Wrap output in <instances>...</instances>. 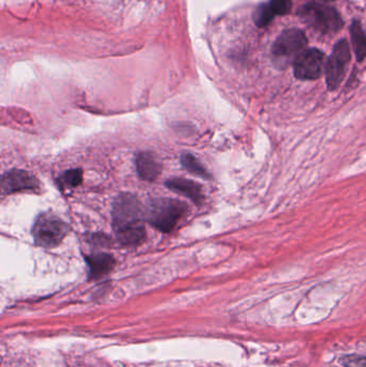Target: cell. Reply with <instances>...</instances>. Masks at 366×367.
I'll use <instances>...</instances> for the list:
<instances>
[{"mask_svg":"<svg viewBox=\"0 0 366 367\" xmlns=\"http://www.w3.org/2000/svg\"><path fill=\"white\" fill-rule=\"evenodd\" d=\"M69 231V226L50 212L40 214L32 229L35 244L43 248L58 246Z\"/></svg>","mask_w":366,"mask_h":367,"instance_id":"277c9868","label":"cell"},{"mask_svg":"<svg viewBox=\"0 0 366 367\" xmlns=\"http://www.w3.org/2000/svg\"><path fill=\"white\" fill-rule=\"evenodd\" d=\"M89 239L94 244L100 245V246H108L110 241L109 237H106V235H93Z\"/></svg>","mask_w":366,"mask_h":367,"instance_id":"ac0fdd59","label":"cell"},{"mask_svg":"<svg viewBox=\"0 0 366 367\" xmlns=\"http://www.w3.org/2000/svg\"><path fill=\"white\" fill-rule=\"evenodd\" d=\"M136 171L140 178L146 182H154L161 172V165L151 153H140L136 156Z\"/></svg>","mask_w":366,"mask_h":367,"instance_id":"8fae6325","label":"cell"},{"mask_svg":"<svg viewBox=\"0 0 366 367\" xmlns=\"http://www.w3.org/2000/svg\"><path fill=\"white\" fill-rule=\"evenodd\" d=\"M350 49L346 39L341 40L334 45L333 52L326 66V77L330 91H335L346 75L350 62Z\"/></svg>","mask_w":366,"mask_h":367,"instance_id":"8992f818","label":"cell"},{"mask_svg":"<svg viewBox=\"0 0 366 367\" xmlns=\"http://www.w3.org/2000/svg\"><path fill=\"white\" fill-rule=\"evenodd\" d=\"M297 15L305 24L324 35L337 34L344 25L341 14L334 8L322 3L303 5L297 11Z\"/></svg>","mask_w":366,"mask_h":367,"instance_id":"3957f363","label":"cell"},{"mask_svg":"<svg viewBox=\"0 0 366 367\" xmlns=\"http://www.w3.org/2000/svg\"><path fill=\"white\" fill-rule=\"evenodd\" d=\"M187 209V205L178 200L168 198L154 199L149 201L144 210V218L155 229L169 233L185 216Z\"/></svg>","mask_w":366,"mask_h":367,"instance_id":"7a4b0ae2","label":"cell"},{"mask_svg":"<svg viewBox=\"0 0 366 367\" xmlns=\"http://www.w3.org/2000/svg\"><path fill=\"white\" fill-rule=\"evenodd\" d=\"M57 185L60 189H72L81 185L83 182V171L81 169H72L62 173L60 178H57Z\"/></svg>","mask_w":366,"mask_h":367,"instance_id":"4fadbf2b","label":"cell"},{"mask_svg":"<svg viewBox=\"0 0 366 367\" xmlns=\"http://www.w3.org/2000/svg\"><path fill=\"white\" fill-rule=\"evenodd\" d=\"M166 186L169 189L188 198L197 204H200L204 199L202 187L193 180H185V178H172V180H167Z\"/></svg>","mask_w":366,"mask_h":367,"instance_id":"30bf717a","label":"cell"},{"mask_svg":"<svg viewBox=\"0 0 366 367\" xmlns=\"http://www.w3.org/2000/svg\"><path fill=\"white\" fill-rule=\"evenodd\" d=\"M144 210L139 200L132 193H121L115 199L112 210V224L119 243L138 245L145 239Z\"/></svg>","mask_w":366,"mask_h":367,"instance_id":"6da1fadb","label":"cell"},{"mask_svg":"<svg viewBox=\"0 0 366 367\" xmlns=\"http://www.w3.org/2000/svg\"><path fill=\"white\" fill-rule=\"evenodd\" d=\"M270 5L275 14L286 15L291 10L292 0H271Z\"/></svg>","mask_w":366,"mask_h":367,"instance_id":"e0dca14e","label":"cell"},{"mask_svg":"<svg viewBox=\"0 0 366 367\" xmlns=\"http://www.w3.org/2000/svg\"><path fill=\"white\" fill-rule=\"evenodd\" d=\"M181 163L184 169H186L189 173H193V174L206 178V180H210V173L199 163L198 159L196 157H193L191 154H184L181 158Z\"/></svg>","mask_w":366,"mask_h":367,"instance_id":"5bb4252c","label":"cell"},{"mask_svg":"<svg viewBox=\"0 0 366 367\" xmlns=\"http://www.w3.org/2000/svg\"><path fill=\"white\" fill-rule=\"evenodd\" d=\"M339 363L345 367H365V357L359 355H344Z\"/></svg>","mask_w":366,"mask_h":367,"instance_id":"2e32d148","label":"cell"},{"mask_svg":"<svg viewBox=\"0 0 366 367\" xmlns=\"http://www.w3.org/2000/svg\"><path fill=\"white\" fill-rule=\"evenodd\" d=\"M275 13L273 12L270 3H263L258 5L254 13V22L258 27H265L272 22Z\"/></svg>","mask_w":366,"mask_h":367,"instance_id":"9a60e30c","label":"cell"},{"mask_svg":"<svg viewBox=\"0 0 366 367\" xmlns=\"http://www.w3.org/2000/svg\"><path fill=\"white\" fill-rule=\"evenodd\" d=\"M307 38L304 32L297 28H290L280 34L272 47L273 60L280 68L295 62L304 51Z\"/></svg>","mask_w":366,"mask_h":367,"instance_id":"5b68a950","label":"cell"},{"mask_svg":"<svg viewBox=\"0 0 366 367\" xmlns=\"http://www.w3.org/2000/svg\"><path fill=\"white\" fill-rule=\"evenodd\" d=\"M352 41L356 53V60L363 62L366 55L365 32L359 21H354L352 25Z\"/></svg>","mask_w":366,"mask_h":367,"instance_id":"7c38bea8","label":"cell"},{"mask_svg":"<svg viewBox=\"0 0 366 367\" xmlns=\"http://www.w3.org/2000/svg\"><path fill=\"white\" fill-rule=\"evenodd\" d=\"M326 57L319 49L303 51L295 60V75L299 80H316L321 77Z\"/></svg>","mask_w":366,"mask_h":367,"instance_id":"52a82bcc","label":"cell"},{"mask_svg":"<svg viewBox=\"0 0 366 367\" xmlns=\"http://www.w3.org/2000/svg\"><path fill=\"white\" fill-rule=\"evenodd\" d=\"M85 261L88 265L89 279H99L111 273L115 266L114 257L106 252H97V254L85 256Z\"/></svg>","mask_w":366,"mask_h":367,"instance_id":"9c48e42d","label":"cell"},{"mask_svg":"<svg viewBox=\"0 0 366 367\" xmlns=\"http://www.w3.org/2000/svg\"><path fill=\"white\" fill-rule=\"evenodd\" d=\"M324 1H333V0H324Z\"/></svg>","mask_w":366,"mask_h":367,"instance_id":"d6986e66","label":"cell"},{"mask_svg":"<svg viewBox=\"0 0 366 367\" xmlns=\"http://www.w3.org/2000/svg\"><path fill=\"white\" fill-rule=\"evenodd\" d=\"M40 182L35 175L21 169H12L0 176V195H12L24 190H36Z\"/></svg>","mask_w":366,"mask_h":367,"instance_id":"ba28073f","label":"cell"}]
</instances>
